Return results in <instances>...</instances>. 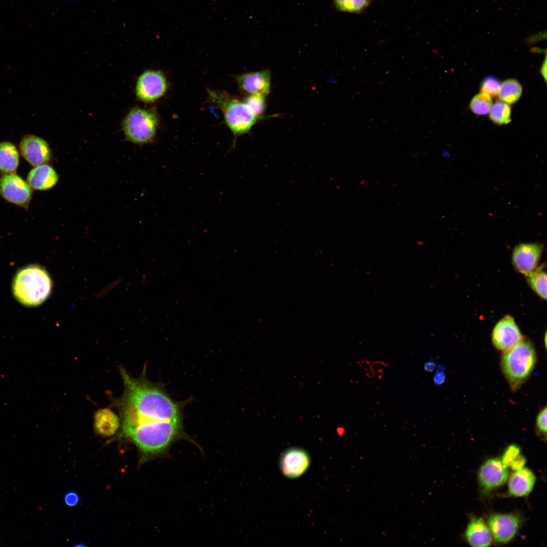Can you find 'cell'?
I'll list each match as a JSON object with an SVG mask.
<instances>
[{
  "mask_svg": "<svg viewBox=\"0 0 547 547\" xmlns=\"http://www.w3.org/2000/svg\"><path fill=\"white\" fill-rule=\"evenodd\" d=\"M535 480L534 473L528 468L515 471L509 481V494L518 497L527 496L532 491Z\"/></svg>",
  "mask_w": 547,
  "mask_h": 547,
  "instance_id": "16",
  "label": "cell"
},
{
  "mask_svg": "<svg viewBox=\"0 0 547 547\" xmlns=\"http://www.w3.org/2000/svg\"><path fill=\"white\" fill-rule=\"evenodd\" d=\"M120 370L124 384L123 393L115 402L120 437L133 442L143 461L166 457L175 442L187 438L181 406L145 376L133 378L124 368Z\"/></svg>",
  "mask_w": 547,
  "mask_h": 547,
  "instance_id": "1",
  "label": "cell"
},
{
  "mask_svg": "<svg viewBox=\"0 0 547 547\" xmlns=\"http://www.w3.org/2000/svg\"><path fill=\"white\" fill-rule=\"evenodd\" d=\"M500 83L497 78L493 76L486 77L482 81L481 86V92L486 94L491 97L496 96L499 93Z\"/></svg>",
  "mask_w": 547,
  "mask_h": 547,
  "instance_id": "26",
  "label": "cell"
},
{
  "mask_svg": "<svg viewBox=\"0 0 547 547\" xmlns=\"http://www.w3.org/2000/svg\"><path fill=\"white\" fill-rule=\"evenodd\" d=\"M333 2L339 11L360 13L369 6L370 0H333Z\"/></svg>",
  "mask_w": 547,
  "mask_h": 547,
  "instance_id": "23",
  "label": "cell"
},
{
  "mask_svg": "<svg viewBox=\"0 0 547 547\" xmlns=\"http://www.w3.org/2000/svg\"><path fill=\"white\" fill-rule=\"evenodd\" d=\"M120 426V418L109 409H100L94 415V429L97 434L102 437L113 436Z\"/></svg>",
  "mask_w": 547,
  "mask_h": 547,
  "instance_id": "18",
  "label": "cell"
},
{
  "mask_svg": "<svg viewBox=\"0 0 547 547\" xmlns=\"http://www.w3.org/2000/svg\"><path fill=\"white\" fill-rule=\"evenodd\" d=\"M158 126V119L153 111L138 107L132 109L123 123L127 139L138 144L152 142Z\"/></svg>",
  "mask_w": 547,
  "mask_h": 547,
  "instance_id": "5",
  "label": "cell"
},
{
  "mask_svg": "<svg viewBox=\"0 0 547 547\" xmlns=\"http://www.w3.org/2000/svg\"><path fill=\"white\" fill-rule=\"evenodd\" d=\"M526 458L520 454L513 461L510 466L511 468L515 471L519 470L524 467L526 463Z\"/></svg>",
  "mask_w": 547,
  "mask_h": 547,
  "instance_id": "31",
  "label": "cell"
},
{
  "mask_svg": "<svg viewBox=\"0 0 547 547\" xmlns=\"http://www.w3.org/2000/svg\"><path fill=\"white\" fill-rule=\"evenodd\" d=\"M520 524L519 517L511 514H496L490 516L488 525L491 535L499 543L511 541L516 534Z\"/></svg>",
  "mask_w": 547,
  "mask_h": 547,
  "instance_id": "11",
  "label": "cell"
},
{
  "mask_svg": "<svg viewBox=\"0 0 547 547\" xmlns=\"http://www.w3.org/2000/svg\"><path fill=\"white\" fill-rule=\"evenodd\" d=\"M509 476V471L500 459L492 458L487 460L480 467L479 481L486 490H492L503 485Z\"/></svg>",
  "mask_w": 547,
  "mask_h": 547,
  "instance_id": "13",
  "label": "cell"
},
{
  "mask_svg": "<svg viewBox=\"0 0 547 547\" xmlns=\"http://www.w3.org/2000/svg\"><path fill=\"white\" fill-rule=\"evenodd\" d=\"M511 107L507 103L497 101L490 108L489 118L497 125L506 124L511 121Z\"/></svg>",
  "mask_w": 547,
  "mask_h": 547,
  "instance_id": "22",
  "label": "cell"
},
{
  "mask_svg": "<svg viewBox=\"0 0 547 547\" xmlns=\"http://www.w3.org/2000/svg\"><path fill=\"white\" fill-rule=\"evenodd\" d=\"M59 177L55 170L46 164L35 166L28 173V184L38 190H46L53 187L58 181Z\"/></svg>",
  "mask_w": 547,
  "mask_h": 547,
  "instance_id": "15",
  "label": "cell"
},
{
  "mask_svg": "<svg viewBox=\"0 0 547 547\" xmlns=\"http://www.w3.org/2000/svg\"><path fill=\"white\" fill-rule=\"evenodd\" d=\"M68 1H75V0H68Z\"/></svg>",
  "mask_w": 547,
  "mask_h": 547,
  "instance_id": "34",
  "label": "cell"
},
{
  "mask_svg": "<svg viewBox=\"0 0 547 547\" xmlns=\"http://www.w3.org/2000/svg\"><path fill=\"white\" fill-rule=\"evenodd\" d=\"M540 72H541V73L542 74V76L544 77V78L545 79V81H546V59H545L544 62L543 63V64H542V65L541 66V68Z\"/></svg>",
  "mask_w": 547,
  "mask_h": 547,
  "instance_id": "33",
  "label": "cell"
},
{
  "mask_svg": "<svg viewBox=\"0 0 547 547\" xmlns=\"http://www.w3.org/2000/svg\"><path fill=\"white\" fill-rule=\"evenodd\" d=\"M239 88L250 94L267 95L271 89V74L268 69L242 74L237 77Z\"/></svg>",
  "mask_w": 547,
  "mask_h": 547,
  "instance_id": "14",
  "label": "cell"
},
{
  "mask_svg": "<svg viewBox=\"0 0 547 547\" xmlns=\"http://www.w3.org/2000/svg\"><path fill=\"white\" fill-rule=\"evenodd\" d=\"M523 339L521 332L514 318L506 316L494 327L492 340L494 346L504 353L517 344Z\"/></svg>",
  "mask_w": 547,
  "mask_h": 547,
  "instance_id": "8",
  "label": "cell"
},
{
  "mask_svg": "<svg viewBox=\"0 0 547 547\" xmlns=\"http://www.w3.org/2000/svg\"><path fill=\"white\" fill-rule=\"evenodd\" d=\"M0 194L8 202L27 209L32 197L29 185L15 173L0 178Z\"/></svg>",
  "mask_w": 547,
  "mask_h": 547,
  "instance_id": "6",
  "label": "cell"
},
{
  "mask_svg": "<svg viewBox=\"0 0 547 547\" xmlns=\"http://www.w3.org/2000/svg\"><path fill=\"white\" fill-rule=\"evenodd\" d=\"M19 163V152L10 142H0V172L4 174H14Z\"/></svg>",
  "mask_w": 547,
  "mask_h": 547,
  "instance_id": "19",
  "label": "cell"
},
{
  "mask_svg": "<svg viewBox=\"0 0 547 547\" xmlns=\"http://www.w3.org/2000/svg\"><path fill=\"white\" fill-rule=\"evenodd\" d=\"M492 105L491 97L486 94L481 93L476 95L472 99L470 106L474 113L485 115L489 112Z\"/></svg>",
  "mask_w": 547,
  "mask_h": 547,
  "instance_id": "24",
  "label": "cell"
},
{
  "mask_svg": "<svg viewBox=\"0 0 547 547\" xmlns=\"http://www.w3.org/2000/svg\"><path fill=\"white\" fill-rule=\"evenodd\" d=\"M52 282L48 272L36 265L26 266L16 274L13 291L16 299L27 306L43 303L50 295Z\"/></svg>",
  "mask_w": 547,
  "mask_h": 547,
  "instance_id": "2",
  "label": "cell"
},
{
  "mask_svg": "<svg viewBox=\"0 0 547 547\" xmlns=\"http://www.w3.org/2000/svg\"><path fill=\"white\" fill-rule=\"evenodd\" d=\"M522 87L515 79H508L500 84L498 93L500 99L507 104L517 102L521 96Z\"/></svg>",
  "mask_w": 547,
  "mask_h": 547,
  "instance_id": "20",
  "label": "cell"
},
{
  "mask_svg": "<svg viewBox=\"0 0 547 547\" xmlns=\"http://www.w3.org/2000/svg\"><path fill=\"white\" fill-rule=\"evenodd\" d=\"M520 448L516 444L509 445L504 450L501 460L506 467L510 466L513 461L520 455Z\"/></svg>",
  "mask_w": 547,
  "mask_h": 547,
  "instance_id": "27",
  "label": "cell"
},
{
  "mask_svg": "<svg viewBox=\"0 0 547 547\" xmlns=\"http://www.w3.org/2000/svg\"><path fill=\"white\" fill-rule=\"evenodd\" d=\"M536 426L538 432L546 435V407L542 409L537 415L536 419Z\"/></svg>",
  "mask_w": 547,
  "mask_h": 547,
  "instance_id": "28",
  "label": "cell"
},
{
  "mask_svg": "<svg viewBox=\"0 0 547 547\" xmlns=\"http://www.w3.org/2000/svg\"><path fill=\"white\" fill-rule=\"evenodd\" d=\"M310 462V457L304 450L292 447L286 450L282 454L280 465L284 476L290 479L297 478L308 469Z\"/></svg>",
  "mask_w": 547,
  "mask_h": 547,
  "instance_id": "12",
  "label": "cell"
},
{
  "mask_svg": "<svg viewBox=\"0 0 547 547\" xmlns=\"http://www.w3.org/2000/svg\"><path fill=\"white\" fill-rule=\"evenodd\" d=\"M209 94L212 102L222 111L225 122L235 138L249 133L260 120L244 100L213 91H209Z\"/></svg>",
  "mask_w": 547,
  "mask_h": 547,
  "instance_id": "4",
  "label": "cell"
},
{
  "mask_svg": "<svg viewBox=\"0 0 547 547\" xmlns=\"http://www.w3.org/2000/svg\"><path fill=\"white\" fill-rule=\"evenodd\" d=\"M167 89V81L164 74L159 70H148L139 76L135 92L139 100L152 102L163 96Z\"/></svg>",
  "mask_w": 547,
  "mask_h": 547,
  "instance_id": "7",
  "label": "cell"
},
{
  "mask_svg": "<svg viewBox=\"0 0 547 547\" xmlns=\"http://www.w3.org/2000/svg\"><path fill=\"white\" fill-rule=\"evenodd\" d=\"M443 368L442 365L439 366L438 369L434 375V382L435 384L439 385L441 384L445 379V374L443 371Z\"/></svg>",
  "mask_w": 547,
  "mask_h": 547,
  "instance_id": "30",
  "label": "cell"
},
{
  "mask_svg": "<svg viewBox=\"0 0 547 547\" xmlns=\"http://www.w3.org/2000/svg\"><path fill=\"white\" fill-rule=\"evenodd\" d=\"M20 149L23 157L34 167L45 164L52 157L51 150L47 141L33 135H26L23 137Z\"/></svg>",
  "mask_w": 547,
  "mask_h": 547,
  "instance_id": "10",
  "label": "cell"
},
{
  "mask_svg": "<svg viewBox=\"0 0 547 547\" xmlns=\"http://www.w3.org/2000/svg\"><path fill=\"white\" fill-rule=\"evenodd\" d=\"M436 367V363L433 361H427L424 364V369L426 372H432Z\"/></svg>",
  "mask_w": 547,
  "mask_h": 547,
  "instance_id": "32",
  "label": "cell"
},
{
  "mask_svg": "<svg viewBox=\"0 0 547 547\" xmlns=\"http://www.w3.org/2000/svg\"><path fill=\"white\" fill-rule=\"evenodd\" d=\"M266 95L263 94H250L244 100L254 114L260 119L263 118L266 107Z\"/></svg>",
  "mask_w": 547,
  "mask_h": 547,
  "instance_id": "25",
  "label": "cell"
},
{
  "mask_svg": "<svg viewBox=\"0 0 547 547\" xmlns=\"http://www.w3.org/2000/svg\"><path fill=\"white\" fill-rule=\"evenodd\" d=\"M80 500L79 493L75 491H70L66 493L63 497L64 503L68 506L76 505Z\"/></svg>",
  "mask_w": 547,
  "mask_h": 547,
  "instance_id": "29",
  "label": "cell"
},
{
  "mask_svg": "<svg viewBox=\"0 0 547 547\" xmlns=\"http://www.w3.org/2000/svg\"><path fill=\"white\" fill-rule=\"evenodd\" d=\"M536 361L535 349L526 340L522 339L504 352L501 360V366L512 389L518 388L527 379L533 370Z\"/></svg>",
  "mask_w": 547,
  "mask_h": 547,
  "instance_id": "3",
  "label": "cell"
},
{
  "mask_svg": "<svg viewBox=\"0 0 547 547\" xmlns=\"http://www.w3.org/2000/svg\"><path fill=\"white\" fill-rule=\"evenodd\" d=\"M542 252L538 243H522L513 250L512 260L516 269L527 276L536 268Z\"/></svg>",
  "mask_w": 547,
  "mask_h": 547,
  "instance_id": "9",
  "label": "cell"
},
{
  "mask_svg": "<svg viewBox=\"0 0 547 547\" xmlns=\"http://www.w3.org/2000/svg\"><path fill=\"white\" fill-rule=\"evenodd\" d=\"M467 542L473 546H488L492 542V535L484 521L474 518L468 524L465 534Z\"/></svg>",
  "mask_w": 547,
  "mask_h": 547,
  "instance_id": "17",
  "label": "cell"
},
{
  "mask_svg": "<svg viewBox=\"0 0 547 547\" xmlns=\"http://www.w3.org/2000/svg\"><path fill=\"white\" fill-rule=\"evenodd\" d=\"M527 280L532 290L541 298L546 299V274L543 267L536 268L527 276Z\"/></svg>",
  "mask_w": 547,
  "mask_h": 547,
  "instance_id": "21",
  "label": "cell"
}]
</instances>
